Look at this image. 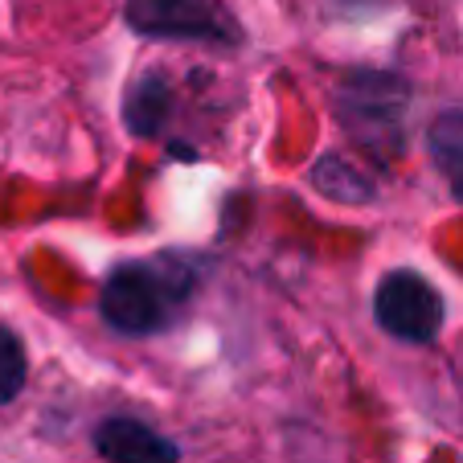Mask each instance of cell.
I'll list each match as a JSON object with an SVG mask.
<instances>
[{
	"mask_svg": "<svg viewBox=\"0 0 463 463\" xmlns=\"http://www.w3.org/2000/svg\"><path fill=\"white\" fill-rule=\"evenodd\" d=\"M197 283L193 262L176 259H148V262H123L107 275L99 312L123 336H148L160 333L176 304H184Z\"/></svg>",
	"mask_w": 463,
	"mask_h": 463,
	"instance_id": "1",
	"label": "cell"
},
{
	"mask_svg": "<svg viewBox=\"0 0 463 463\" xmlns=\"http://www.w3.org/2000/svg\"><path fill=\"white\" fill-rule=\"evenodd\" d=\"M373 316L398 341L427 345L443 328V296L419 271H390L373 291Z\"/></svg>",
	"mask_w": 463,
	"mask_h": 463,
	"instance_id": "2",
	"label": "cell"
},
{
	"mask_svg": "<svg viewBox=\"0 0 463 463\" xmlns=\"http://www.w3.org/2000/svg\"><path fill=\"white\" fill-rule=\"evenodd\" d=\"M128 25L144 37L189 42H238V25L218 0H128Z\"/></svg>",
	"mask_w": 463,
	"mask_h": 463,
	"instance_id": "3",
	"label": "cell"
},
{
	"mask_svg": "<svg viewBox=\"0 0 463 463\" xmlns=\"http://www.w3.org/2000/svg\"><path fill=\"white\" fill-rule=\"evenodd\" d=\"M95 451L107 463H176V443L136 419H107L95 430Z\"/></svg>",
	"mask_w": 463,
	"mask_h": 463,
	"instance_id": "4",
	"label": "cell"
},
{
	"mask_svg": "<svg viewBox=\"0 0 463 463\" xmlns=\"http://www.w3.org/2000/svg\"><path fill=\"white\" fill-rule=\"evenodd\" d=\"M406 107V87L390 74H357L353 82H345L341 90V115L353 128H393L398 111Z\"/></svg>",
	"mask_w": 463,
	"mask_h": 463,
	"instance_id": "5",
	"label": "cell"
},
{
	"mask_svg": "<svg viewBox=\"0 0 463 463\" xmlns=\"http://www.w3.org/2000/svg\"><path fill=\"white\" fill-rule=\"evenodd\" d=\"M168 99H173V90H168V82L160 79V74H140L128 90V103H123L128 131H136V136H156V131L165 128Z\"/></svg>",
	"mask_w": 463,
	"mask_h": 463,
	"instance_id": "6",
	"label": "cell"
},
{
	"mask_svg": "<svg viewBox=\"0 0 463 463\" xmlns=\"http://www.w3.org/2000/svg\"><path fill=\"white\" fill-rule=\"evenodd\" d=\"M312 181L324 197H336V202H373L377 184L365 176V168H357L345 156H320V165L312 168Z\"/></svg>",
	"mask_w": 463,
	"mask_h": 463,
	"instance_id": "7",
	"label": "cell"
},
{
	"mask_svg": "<svg viewBox=\"0 0 463 463\" xmlns=\"http://www.w3.org/2000/svg\"><path fill=\"white\" fill-rule=\"evenodd\" d=\"M430 156L439 160L455 197L463 202V111H447L430 123Z\"/></svg>",
	"mask_w": 463,
	"mask_h": 463,
	"instance_id": "8",
	"label": "cell"
},
{
	"mask_svg": "<svg viewBox=\"0 0 463 463\" xmlns=\"http://www.w3.org/2000/svg\"><path fill=\"white\" fill-rule=\"evenodd\" d=\"M25 373H29V365H25V349H21L17 333L0 324V406L13 402L21 393Z\"/></svg>",
	"mask_w": 463,
	"mask_h": 463,
	"instance_id": "9",
	"label": "cell"
}]
</instances>
